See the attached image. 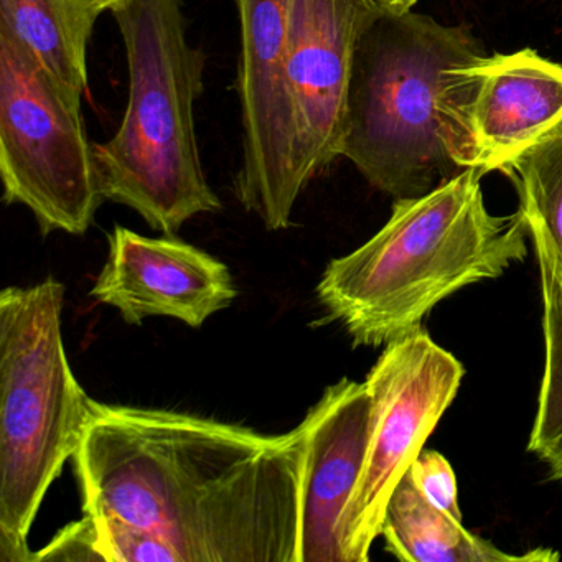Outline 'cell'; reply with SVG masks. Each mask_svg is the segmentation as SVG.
I'll use <instances>...</instances> for the list:
<instances>
[{
    "label": "cell",
    "instance_id": "cell-13",
    "mask_svg": "<svg viewBox=\"0 0 562 562\" xmlns=\"http://www.w3.org/2000/svg\"><path fill=\"white\" fill-rule=\"evenodd\" d=\"M381 536L386 551L406 562H552L561 558L544 548L508 554L476 538L460 519L430 503L414 485L409 472L387 502Z\"/></svg>",
    "mask_w": 562,
    "mask_h": 562
},
{
    "label": "cell",
    "instance_id": "cell-12",
    "mask_svg": "<svg viewBox=\"0 0 562 562\" xmlns=\"http://www.w3.org/2000/svg\"><path fill=\"white\" fill-rule=\"evenodd\" d=\"M467 75L472 169H502L562 121V65L538 52L483 54Z\"/></svg>",
    "mask_w": 562,
    "mask_h": 562
},
{
    "label": "cell",
    "instance_id": "cell-3",
    "mask_svg": "<svg viewBox=\"0 0 562 562\" xmlns=\"http://www.w3.org/2000/svg\"><path fill=\"white\" fill-rule=\"evenodd\" d=\"M483 54L467 27L383 12L355 54L341 157L394 200L472 169L467 65Z\"/></svg>",
    "mask_w": 562,
    "mask_h": 562
},
{
    "label": "cell",
    "instance_id": "cell-15",
    "mask_svg": "<svg viewBox=\"0 0 562 562\" xmlns=\"http://www.w3.org/2000/svg\"><path fill=\"white\" fill-rule=\"evenodd\" d=\"M518 193L541 289L562 291V121L499 169Z\"/></svg>",
    "mask_w": 562,
    "mask_h": 562
},
{
    "label": "cell",
    "instance_id": "cell-16",
    "mask_svg": "<svg viewBox=\"0 0 562 562\" xmlns=\"http://www.w3.org/2000/svg\"><path fill=\"white\" fill-rule=\"evenodd\" d=\"M541 301L544 361L528 439V452L539 459L562 440V291L541 289Z\"/></svg>",
    "mask_w": 562,
    "mask_h": 562
},
{
    "label": "cell",
    "instance_id": "cell-11",
    "mask_svg": "<svg viewBox=\"0 0 562 562\" xmlns=\"http://www.w3.org/2000/svg\"><path fill=\"white\" fill-rule=\"evenodd\" d=\"M367 384H331L305 414L299 562H345L340 521L367 452Z\"/></svg>",
    "mask_w": 562,
    "mask_h": 562
},
{
    "label": "cell",
    "instance_id": "cell-10",
    "mask_svg": "<svg viewBox=\"0 0 562 562\" xmlns=\"http://www.w3.org/2000/svg\"><path fill=\"white\" fill-rule=\"evenodd\" d=\"M108 241L110 255L91 295L126 324L169 317L200 328L238 295L225 262L173 236L147 238L116 225Z\"/></svg>",
    "mask_w": 562,
    "mask_h": 562
},
{
    "label": "cell",
    "instance_id": "cell-4",
    "mask_svg": "<svg viewBox=\"0 0 562 562\" xmlns=\"http://www.w3.org/2000/svg\"><path fill=\"white\" fill-rule=\"evenodd\" d=\"M111 12L126 48L130 98L117 133L93 144L101 192L176 236L193 216L222 210L193 116L205 54L190 44L182 0H123Z\"/></svg>",
    "mask_w": 562,
    "mask_h": 562
},
{
    "label": "cell",
    "instance_id": "cell-9",
    "mask_svg": "<svg viewBox=\"0 0 562 562\" xmlns=\"http://www.w3.org/2000/svg\"><path fill=\"white\" fill-rule=\"evenodd\" d=\"M376 0H289L288 93L299 192L341 157L355 54Z\"/></svg>",
    "mask_w": 562,
    "mask_h": 562
},
{
    "label": "cell",
    "instance_id": "cell-1",
    "mask_svg": "<svg viewBox=\"0 0 562 562\" xmlns=\"http://www.w3.org/2000/svg\"><path fill=\"white\" fill-rule=\"evenodd\" d=\"M304 434L90 401L74 456L85 515L156 532L182 562H299Z\"/></svg>",
    "mask_w": 562,
    "mask_h": 562
},
{
    "label": "cell",
    "instance_id": "cell-8",
    "mask_svg": "<svg viewBox=\"0 0 562 562\" xmlns=\"http://www.w3.org/2000/svg\"><path fill=\"white\" fill-rule=\"evenodd\" d=\"M241 27L238 97L243 166L235 190L269 232L292 225L301 192L292 169L288 93L289 0H235Z\"/></svg>",
    "mask_w": 562,
    "mask_h": 562
},
{
    "label": "cell",
    "instance_id": "cell-7",
    "mask_svg": "<svg viewBox=\"0 0 562 562\" xmlns=\"http://www.w3.org/2000/svg\"><path fill=\"white\" fill-rule=\"evenodd\" d=\"M463 374V364L423 327L384 345L364 380L370 394L367 452L341 515L345 562L370 559L394 488L456 400Z\"/></svg>",
    "mask_w": 562,
    "mask_h": 562
},
{
    "label": "cell",
    "instance_id": "cell-20",
    "mask_svg": "<svg viewBox=\"0 0 562 562\" xmlns=\"http://www.w3.org/2000/svg\"><path fill=\"white\" fill-rule=\"evenodd\" d=\"M88 5L94 9V11L103 14L104 11H113L117 4H121L123 0H83Z\"/></svg>",
    "mask_w": 562,
    "mask_h": 562
},
{
    "label": "cell",
    "instance_id": "cell-6",
    "mask_svg": "<svg viewBox=\"0 0 562 562\" xmlns=\"http://www.w3.org/2000/svg\"><path fill=\"white\" fill-rule=\"evenodd\" d=\"M83 94L52 77L0 31V177L8 205L34 213L44 235L80 236L104 202Z\"/></svg>",
    "mask_w": 562,
    "mask_h": 562
},
{
    "label": "cell",
    "instance_id": "cell-17",
    "mask_svg": "<svg viewBox=\"0 0 562 562\" xmlns=\"http://www.w3.org/2000/svg\"><path fill=\"white\" fill-rule=\"evenodd\" d=\"M411 479L420 493L437 508L462 521L456 473L442 453L423 450L409 469Z\"/></svg>",
    "mask_w": 562,
    "mask_h": 562
},
{
    "label": "cell",
    "instance_id": "cell-14",
    "mask_svg": "<svg viewBox=\"0 0 562 562\" xmlns=\"http://www.w3.org/2000/svg\"><path fill=\"white\" fill-rule=\"evenodd\" d=\"M100 15L83 0H0V31L81 94L88 90V44Z\"/></svg>",
    "mask_w": 562,
    "mask_h": 562
},
{
    "label": "cell",
    "instance_id": "cell-18",
    "mask_svg": "<svg viewBox=\"0 0 562 562\" xmlns=\"http://www.w3.org/2000/svg\"><path fill=\"white\" fill-rule=\"evenodd\" d=\"M541 460L548 465L549 476L552 480H562V440L554 449L549 450Z\"/></svg>",
    "mask_w": 562,
    "mask_h": 562
},
{
    "label": "cell",
    "instance_id": "cell-19",
    "mask_svg": "<svg viewBox=\"0 0 562 562\" xmlns=\"http://www.w3.org/2000/svg\"><path fill=\"white\" fill-rule=\"evenodd\" d=\"M384 14L403 15L413 11L419 0H376Z\"/></svg>",
    "mask_w": 562,
    "mask_h": 562
},
{
    "label": "cell",
    "instance_id": "cell-2",
    "mask_svg": "<svg viewBox=\"0 0 562 562\" xmlns=\"http://www.w3.org/2000/svg\"><path fill=\"white\" fill-rule=\"evenodd\" d=\"M483 176L463 169L426 195L396 200L373 238L328 262L318 302L355 347L406 337L439 302L525 261V222L488 212Z\"/></svg>",
    "mask_w": 562,
    "mask_h": 562
},
{
    "label": "cell",
    "instance_id": "cell-5",
    "mask_svg": "<svg viewBox=\"0 0 562 562\" xmlns=\"http://www.w3.org/2000/svg\"><path fill=\"white\" fill-rule=\"evenodd\" d=\"M65 292L47 278L0 294V562H32V526L87 426L91 397L61 331Z\"/></svg>",
    "mask_w": 562,
    "mask_h": 562
}]
</instances>
